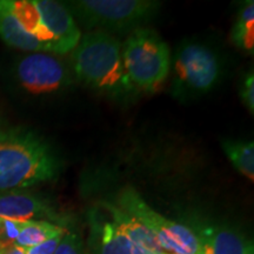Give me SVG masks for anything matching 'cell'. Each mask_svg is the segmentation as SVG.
<instances>
[{"label":"cell","mask_w":254,"mask_h":254,"mask_svg":"<svg viewBox=\"0 0 254 254\" xmlns=\"http://www.w3.org/2000/svg\"><path fill=\"white\" fill-rule=\"evenodd\" d=\"M5 2L24 31L40 41L45 46L46 52L55 53V40L44 25L33 0H5Z\"/></svg>","instance_id":"7c38bea8"},{"label":"cell","mask_w":254,"mask_h":254,"mask_svg":"<svg viewBox=\"0 0 254 254\" xmlns=\"http://www.w3.org/2000/svg\"><path fill=\"white\" fill-rule=\"evenodd\" d=\"M2 132H4V129H2V128H1V126H0V134H1Z\"/></svg>","instance_id":"cb8c5ba5"},{"label":"cell","mask_w":254,"mask_h":254,"mask_svg":"<svg viewBox=\"0 0 254 254\" xmlns=\"http://www.w3.org/2000/svg\"><path fill=\"white\" fill-rule=\"evenodd\" d=\"M100 205L110 214L111 220L136 246H139L150 254H166L161 249L160 244L158 243L154 234L147 227L144 226L140 221L136 220L133 215L127 213L125 209L119 207L118 205L112 204V202L103 201Z\"/></svg>","instance_id":"8fae6325"},{"label":"cell","mask_w":254,"mask_h":254,"mask_svg":"<svg viewBox=\"0 0 254 254\" xmlns=\"http://www.w3.org/2000/svg\"><path fill=\"white\" fill-rule=\"evenodd\" d=\"M202 254H249L253 244L238 232L225 227H208L198 234Z\"/></svg>","instance_id":"4fadbf2b"},{"label":"cell","mask_w":254,"mask_h":254,"mask_svg":"<svg viewBox=\"0 0 254 254\" xmlns=\"http://www.w3.org/2000/svg\"><path fill=\"white\" fill-rule=\"evenodd\" d=\"M249 254H254V252H253V247H252V249H251V250H250V252H249Z\"/></svg>","instance_id":"603a6c76"},{"label":"cell","mask_w":254,"mask_h":254,"mask_svg":"<svg viewBox=\"0 0 254 254\" xmlns=\"http://www.w3.org/2000/svg\"><path fill=\"white\" fill-rule=\"evenodd\" d=\"M15 75L24 90L36 95L53 93L72 82L67 66L57 57L43 52L30 53L19 59Z\"/></svg>","instance_id":"52a82bcc"},{"label":"cell","mask_w":254,"mask_h":254,"mask_svg":"<svg viewBox=\"0 0 254 254\" xmlns=\"http://www.w3.org/2000/svg\"><path fill=\"white\" fill-rule=\"evenodd\" d=\"M237 47L253 52L254 50V2L247 1L241 6L231 33Z\"/></svg>","instance_id":"e0dca14e"},{"label":"cell","mask_w":254,"mask_h":254,"mask_svg":"<svg viewBox=\"0 0 254 254\" xmlns=\"http://www.w3.org/2000/svg\"><path fill=\"white\" fill-rule=\"evenodd\" d=\"M72 68L79 80L113 99L126 101L139 92L127 75L122 44L113 34H84L72 51Z\"/></svg>","instance_id":"6da1fadb"},{"label":"cell","mask_w":254,"mask_h":254,"mask_svg":"<svg viewBox=\"0 0 254 254\" xmlns=\"http://www.w3.org/2000/svg\"><path fill=\"white\" fill-rule=\"evenodd\" d=\"M0 254H25V249L15 244H0Z\"/></svg>","instance_id":"7402d4cb"},{"label":"cell","mask_w":254,"mask_h":254,"mask_svg":"<svg viewBox=\"0 0 254 254\" xmlns=\"http://www.w3.org/2000/svg\"><path fill=\"white\" fill-rule=\"evenodd\" d=\"M43 23L55 40L56 55L71 52L81 38L80 28L63 2L53 0H34Z\"/></svg>","instance_id":"9c48e42d"},{"label":"cell","mask_w":254,"mask_h":254,"mask_svg":"<svg viewBox=\"0 0 254 254\" xmlns=\"http://www.w3.org/2000/svg\"><path fill=\"white\" fill-rule=\"evenodd\" d=\"M77 23L88 32H131L157 15L160 2L150 0H73L63 2Z\"/></svg>","instance_id":"3957f363"},{"label":"cell","mask_w":254,"mask_h":254,"mask_svg":"<svg viewBox=\"0 0 254 254\" xmlns=\"http://www.w3.org/2000/svg\"><path fill=\"white\" fill-rule=\"evenodd\" d=\"M221 147L225 154L236 167L238 172L247 179L254 180V144L253 141L231 140L225 139L221 141Z\"/></svg>","instance_id":"9a60e30c"},{"label":"cell","mask_w":254,"mask_h":254,"mask_svg":"<svg viewBox=\"0 0 254 254\" xmlns=\"http://www.w3.org/2000/svg\"><path fill=\"white\" fill-rule=\"evenodd\" d=\"M222 62L211 46L185 41L177 49L172 64V92L178 99L208 93L221 80Z\"/></svg>","instance_id":"5b68a950"},{"label":"cell","mask_w":254,"mask_h":254,"mask_svg":"<svg viewBox=\"0 0 254 254\" xmlns=\"http://www.w3.org/2000/svg\"><path fill=\"white\" fill-rule=\"evenodd\" d=\"M116 205L147 227L166 254H202L201 241L194 231L155 212L135 190L125 187Z\"/></svg>","instance_id":"8992f818"},{"label":"cell","mask_w":254,"mask_h":254,"mask_svg":"<svg viewBox=\"0 0 254 254\" xmlns=\"http://www.w3.org/2000/svg\"><path fill=\"white\" fill-rule=\"evenodd\" d=\"M66 232L67 231L64 226L50 221H25L23 230L14 244L26 250L46 240L62 237Z\"/></svg>","instance_id":"2e32d148"},{"label":"cell","mask_w":254,"mask_h":254,"mask_svg":"<svg viewBox=\"0 0 254 254\" xmlns=\"http://www.w3.org/2000/svg\"><path fill=\"white\" fill-rule=\"evenodd\" d=\"M90 230L93 254H150L132 243L111 219L99 213H92Z\"/></svg>","instance_id":"30bf717a"},{"label":"cell","mask_w":254,"mask_h":254,"mask_svg":"<svg viewBox=\"0 0 254 254\" xmlns=\"http://www.w3.org/2000/svg\"><path fill=\"white\" fill-rule=\"evenodd\" d=\"M0 38L8 46L23 51H46L45 46L24 31L11 13L5 0H0Z\"/></svg>","instance_id":"5bb4252c"},{"label":"cell","mask_w":254,"mask_h":254,"mask_svg":"<svg viewBox=\"0 0 254 254\" xmlns=\"http://www.w3.org/2000/svg\"><path fill=\"white\" fill-rule=\"evenodd\" d=\"M122 57L129 80L138 91L154 93L171 72L170 47L152 28L133 31L122 45Z\"/></svg>","instance_id":"277c9868"},{"label":"cell","mask_w":254,"mask_h":254,"mask_svg":"<svg viewBox=\"0 0 254 254\" xmlns=\"http://www.w3.org/2000/svg\"><path fill=\"white\" fill-rule=\"evenodd\" d=\"M55 254H85L80 237L75 233L66 232L60 240Z\"/></svg>","instance_id":"d6986e66"},{"label":"cell","mask_w":254,"mask_h":254,"mask_svg":"<svg viewBox=\"0 0 254 254\" xmlns=\"http://www.w3.org/2000/svg\"><path fill=\"white\" fill-rule=\"evenodd\" d=\"M62 238L63 236L53 238V239L44 241V243L39 244V245L26 249L25 250V254H55Z\"/></svg>","instance_id":"44dd1931"},{"label":"cell","mask_w":254,"mask_h":254,"mask_svg":"<svg viewBox=\"0 0 254 254\" xmlns=\"http://www.w3.org/2000/svg\"><path fill=\"white\" fill-rule=\"evenodd\" d=\"M24 225L25 221L0 218V244L15 243Z\"/></svg>","instance_id":"ac0fdd59"},{"label":"cell","mask_w":254,"mask_h":254,"mask_svg":"<svg viewBox=\"0 0 254 254\" xmlns=\"http://www.w3.org/2000/svg\"><path fill=\"white\" fill-rule=\"evenodd\" d=\"M0 218L19 221H50L63 226L64 217L40 196L20 190L0 193Z\"/></svg>","instance_id":"ba28073f"},{"label":"cell","mask_w":254,"mask_h":254,"mask_svg":"<svg viewBox=\"0 0 254 254\" xmlns=\"http://www.w3.org/2000/svg\"><path fill=\"white\" fill-rule=\"evenodd\" d=\"M240 98L251 113L254 112V77L251 71L246 74L243 86L240 88Z\"/></svg>","instance_id":"ffe728a7"},{"label":"cell","mask_w":254,"mask_h":254,"mask_svg":"<svg viewBox=\"0 0 254 254\" xmlns=\"http://www.w3.org/2000/svg\"><path fill=\"white\" fill-rule=\"evenodd\" d=\"M59 172L58 157L34 133L12 129L0 134V190L50 182Z\"/></svg>","instance_id":"7a4b0ae2"}]
</instances>
